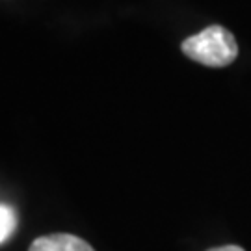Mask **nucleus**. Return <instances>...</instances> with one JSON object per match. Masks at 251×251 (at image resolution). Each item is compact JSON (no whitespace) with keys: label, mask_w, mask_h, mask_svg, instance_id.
<instances>
[{"label":"nucleus","mask_w":251,"mask_h":251,"mask_svg":"<svg viewBox=\"0 0 251 251\" xmlns=\"http://www.w3.org/2000/svg\"><path fill=\"white\" fill-rule=\"evenodd\" d=\"M180 49L190 60L203 63L206 67H225L238 56L234 36L220 25H212L196 36L186 37Z\"/></svg>","instance_id":"obj_1"},{"label":"nucleus","mask_w":251,"mask_h":251,"mask_svg":"<svg viewBox=\"0 0 251 251\" xmlns=\"http://www.w3.org/2000/svg\"><path fill=\"white\" fill-rule=\"evenodd\" d=\"M15 225H17V218L13 214V210L6 205H0V244L13 234Z\"/></svg>","instance_id":"obj_3"},{"label":"nucleus","mask_w":251,"mask_h":251,"mask_svg":"<svg viewBox=\"0 0 251 251\" xmlns=\"http://www.w3.org/2000/svg\"><path fill=\"white\" fill-rule=\"evenodd\" d=\"M28 251H95L86 240L75 234L54 233L36 238Z\"/></svg>","instance_id":"obj_2"},{"label":"nucleus","mask_w":251,"mask_h":251,"mask_svg":"<svg viewBox=\"0 0 251 251\" xmlns=\"http://www.w3.org/2000/svg\"><path fill=\"white\" fill-rule=\"evenodd\" d=\"M208 251H244L240 246H222V248H212Z\"/></svg>","instance_id":"obj_4"}]
</instances>
